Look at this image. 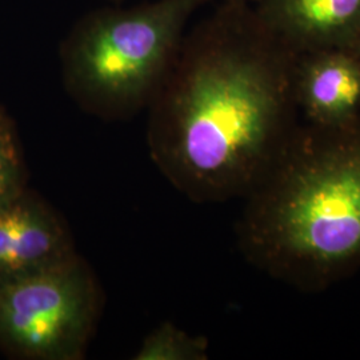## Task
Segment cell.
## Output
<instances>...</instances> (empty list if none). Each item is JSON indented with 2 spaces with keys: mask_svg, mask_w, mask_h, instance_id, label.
Here are the masks:
<instances>
[{
  "mask_svg": "<svg viewBox=\"0 0 360 360\" xmlns=\"http://www.w3.org/2000/svg\"><path fill=\"white\" fill-rule=\"evenodd\" d=\"M243 199L238 247L257 270L306 292L358 272L360 116L300 124Z\"/></svg>",
  "mask_w": 360,
  "mask_h": 360,
  "instance_id": "2",
  "label": "cell"
},
{
  "mask_svg": "<svg viewBox=\"0 0 360 360\" xmlns=\"http://www.w3.org/2000/svg\"><path fill=\"white\" fill-rule=\"evenodd\" d=\"M103 304L101 283L79 254L3 279L0 349L13 359H84Z\"/></svg>",
  "mask_w": 360,
  "mask_h": 360,
  "instance_id": "4",
  "label": "cell"
},
{
  "mask_svg": "<svg viewBox=\"0 0 360 360\" xmlns=\"http://www.w3.org/2000/svg\"><path fill=\"white\" fill-rule=\"evenodd\" d=\"M299 56L242 1L184 35L147 108L162 175L195 203L243 199L300 126Z\"/></svg>",
  "mask_w": 360,
  "mask_h": 360,
  "instance_id": "1",
  "label": "cell"
},
{
  "mask_svg": "<svg viewBox=\"0 0 360 360\" xmlns=\"http://www.w3.org/2000/svg\"><path fill=\"white\" fill-rule=\"evenodd\" d=\"M77 254L63 218L26 188L0 208V281L41 270Z\"/></svg>",
  "mask_w": 360,
  "mask_h": 360,
  "instance_id": "5",
  "label": "cell"
},
{
  "mask_svg": "<svg viewBox=\"0 0 360 360\" xmlns=\"http://www.w3.org/2000/svg\"><path fill=\"white\" fill-rule=\"evenodd\" d=\"M13 129H15L13 120L8 117L3 108H0V135H3L4 132Z\"/></svg>",
  "mask_w": 360,
  "mask_h": 360,
  "instance_id": "10",
  "label": "cell"
},
{
  "mask_svg": "<svg viewBox=\"0 0 360 360\" xmlns=\"http://www.w3.org/2000/svg\"><path fill=\"white\" fill-rule=\"evenodd\" d=\"M26 188V163L16 131L13 129L0 135V208Z\"/></svg>",
  "mask_w": 360,
  "mask_h": 360,
  "instance_id": "9",
  "label": "cell"
},
{
  "mask_svg": "<svg viewBox=\"0 0 360 360\" xmlns=\"http://www.w3.org/2000/svg\"><path fill=\"white\" fill-rule=\"evenodd\" d=\"M206 1L158 0L86 15L60 49L71 99L103 120H124L148 108L179 52L188 19Z\"/></svg>",
  "mask_w": 360,
  "mask_h": 360,
  "instance_id": "3",
  "label": "cell"
},
{
  "mask_svg": "<svg viewBox=\"0 0 360 360\" xmlns=\"http://www.w3.org/2000/svg\"><path fill=\"white\" fill-rule=\"evenodd\" d=\"M296 101L307 123L342 126L360 116V53L330 49L300 53Z\"/></svg>",
  "mask_w": 360,
  "mask_h": 360,
  "instance_id": "7",
  "label": "cell"
},
{
  "mask_svg": "<svg viewBox=\"0 0 360 360\" xmlns=\"http://www.w3.org/2000/svg\"><path fill=\"white\" fill-rule=\"evenodd\" d=\"M208 340L205 336L188 334L174 323L156 326L143 339L134 360H207Z\"/></svg>",
  "mask_w": 360,
  "mask_h": 360,
  "instance_id": "8",
  "label": "cell"
},
{
  "mask_svg": "<svg viewBox=\"0 0 360 360\" xmlns=\"http://www.w3.org/2000/svg\"><path fill=\"white\" fill-rule=\"evenodd\" d=\"M255 13L299 53L352 50L360 37V0H260Z\"/></svg>",
  "mask_w": 360,
  "mask_h": 360,
  "instance_id": "6",
  "label": "cell"
},
{
  "mask_svg": "<svg viewBox=\"0 0 360 360\" xmlns=\"http://www.w3.org/2000/svg\"><path fill=\"white\" fill-rule=\"evenodd\" d=\"M354 51L358 52V53H360V37L359 39H358V41H356V44L354 46V49H352Z\"/></svg>",
  "mask_w": 360,
  "mask_h": 360,
  "instance_id": "11",
  "label": "cell"
},
{
  "mask_svg": "<svg viewBox=\"0 0 360 360\" xmlns=\"http://www.w3.org/2000/svg\"><path fill=\"white\" fill-rule=\"evenodd\" d=\"M224 1H242V3H250V1H260V0H224Z\"/></svg>",
  "mask_w": 360,
  "mask_h": 360,
  "instance_id": "12",
  "label": "cell"
}]
</instances>
